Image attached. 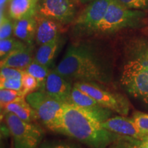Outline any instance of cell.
Listing matches in <instances>:
<instances>
[{
	"mask_svg": "<svg viewBox=\"0 0 148 148\" xmlns=\"http://www.w3.org/2000/svg\"><path fill=\"white\" fill-rule=\"evenodd\" d=\"M37 20L35 42L38 45L47 43L58 37L60 29V23L49 19L40 18Z\"/></svg>",
	"mask_w": 148,
	"mask_h": 148,
	"instance_id": "15",
	"label": "cell"
},
{
	"mask_svg": "<svg viewBox=\"0 0 148 148\" xmlns=\"http://www.w3.org/2000/svg\"><path fill=\"white\" fill-rule=\"evenodd\" d=\"M117 141L119 142L125 148H148L141 140L129 136H122Z\"/></svg>",
	"mask_w": 148,
	"mask_h": 148,
	"instance_id": "28",
	"label": "cell"
},
{
	"mask_svg": "<svg viewBox=\"0 0 148 148\" xmlns=\"http://www.w3.org/2000/svg\"><path fill=\"white\" fill-rule=\"evenodd\" d=\"M120 82L125 91L148 108V68L130 60H125Z\"/></svg>",
	"mask_w": 148,
	"mask_h": 148,
	"instance_id": "5",
	"label": "cell"
},
{
	"mask_svg": "<svg viewBox=\"0 0 148 148\" xmlns=\"http://www.w3.org/2000/svg\"><path fill=\"white\" fill-rule=\"evenodd\" d=\"M105 129L121 136H129L142 140L144 136L136 127L132 117H127L123 115L111 116L101 123Z\"/></svg>",
	"mask_w": 148,
	"mask_h": 148,
	"instance_id": "12",
	"label": "cell"
},
{
	"mask_svg": "<svg viewBox=\"0 0 148 148\" xmlns=\"http://www.w3.org/2000/svg\"><path fill=\"white\" fill-rule=\"evenodd\" d=\"M145 17V12L127 8L118 0H111L104 16L93 34L108 35L122 29L134 28L140 26Z\"/></svg>",
	"mask_w": 148,
	"mask_h": 148,
	"instance_id": "3",
	"label": "cell"
},
{
	"mask_svg": "<svg viewBox=\"0 0 148 148\" xmlns=\"http://www.w3.org/2000/svg\"><path fill=\"white\" fill-rule=\"evenodd\" d=\"M39 0H10L8 14L11 19L18 20L29 16H34Z\"/></svg>",
	"mask_w": 148,
	"mask_h": 148,
	"instance_id": "17",
	"label": "cell"
},
{
	"mask_svg": "<svg viewBox=\"0 0 148 148\" xmlns=\"http://www.w3.org/2000/svg\"><path fill=\"white\" fill-rule=\"evenodd\" d=\"M121 4L127 8L134 10L148 9V0H118Z\"/></svg>",
	"mask_w": 148,
	"mask_h": 148,
	"instance_id": "29",
	"label": "cell"
},
{
	"mask_svg": "<svg viewBox=\"0 0 148 148\" xmlns=\"http://www.w3.org/2000/svg\"><path fill=\"white\" fill-rule=\"evenodd\" d=\"M110 148H125V147H123V146L119 142L116 141L115 143H114V145H112V147H110Z\"/></svg>",
	"mask_w": 148,
	"mask_h": 148,
	"instance_id": "32",
	"label": "cell"
},
{
	"mask_svg": "<svg viewBox=\"0 0 148 148\" xmlns=\"http://www.w3.org/2000/svg\"><path fill=\"white\" fill-rule=\"evenodd\" d=\"M70 104L81 109L88 115L101 123L111 117L112 114V111L101 106L94 98L75 86L72 88Z\"/></svg>",
	"mask_w": 148,
	"mask_h": 148,
	"instance_id": "10",
	"label": "cell"
},
{
	"mask_svg": "<svg viewBox=\"0 0 148 148\" xmlns=\"http://www.w3.org/2000/svg\"><path fill=\"white\" fill-rule=\"evenodd\" d=\"M73 84L53 69L46 79L44 90L49 96L63 103H71V91Z\"/></svg>",
	"mask_w": 148,
	"mask_h": 148,
	"instance_id": "11",
	"label": "cell"
},
{
	"mask_svg": "<svg viewBox=\"0 0 148 148\" xmlns=\"http://www.w3.org/2000/svg\"><path fill=\"white\" fill-rule=\"evenodd\" d=\"M24 71L34 76L38 81L39 89H42L47 75H49L51 70L49 67L39 63L34 59Z\"/></svg>",
	"mask_w": 148,
	"mask_h": 148,
	"instance_id": "20",
	"label": "cell"
},
{
	"mask_svg": "<svg viewBox=\"0 0 148 148\" xmlns=\"http://www.w3.org/2000/svg\"><path fill=\"white\" fill-rule=\"evenodd\" d=\"M25 95L23 90H15L1 88L0 90V103L1 110L8 103L25 99Z\"/></svg>",
	"mask_w": 148,
	"mask_h": 148,
	"instance_id": "21",
	"label": "cell"
},
{
	"mask_svg": "<svg viewBox=\"0 0 148 148\" xmlns=\"http://www.w3.org/2000/svg\"><path fill=\"white\" fill-rule=\"evenodd\" d=\"M141 140H142V142H143V143L145 144L146 146H147V147H148V135L145 136V137H144Z\"/></svg>",
	"mask_w": 148,
	"mask_h": 148,
	"instance_id": "33",
	"label": "cell"
},
{
	"mask_svg": "<svg viewBox=\"0 0 148 148\" xmlns=\"http://www.w3.org/2000/svg\"><path fill=\"white\" fill-rule=\"evenodd\" d=\"M4 117L14 148H36L40 145L45 136L40 125L23 121L11 112L4 113Z\"/></svg>",
	"mask_w": 148,
	"mask_h": 148,
	"instance_id": "6",
	"label": "cell"
},
{
	"mask_svg": "<svg viewBox=\"0 0 148 148\" xmlns=\"http://www.w3.org/2000/svg\"><path fill=\"white\" fill-rule=\"evenodd\" d=\"M76 1H79V2L82 3H87L92 2V1H95V0H76Z\"/></svg>",
	"mask_w": 148,
	"mask_h": 148,
	"instance_id": "34",
	"label": "cell"
},
{
	"mask_svg": "<svg viewBox=\"0 0 148 148\" xmlns=\"http://www.w3.org/2000/svg\"><path fill=\"white\" fill-rule=\"evenodd\" d=\"M73 86L87 93L101 106L112 112L123 116L129 113L130 102L121 94L110 91L96 82H76L73 83Z\"/></svg>",
	"mask_w": 148,
	"mask_h": 148,
	"instance_id": "7",
	"label": "cell"
},
{
	"mask_svg": "<svg viewBox=\"0 0 148 148\" xmlns=\"http://www.w3.org/2000/svg\"><path fill=\"white\" fill-rule=\"evenodd\" d=\"M54 69L71 82H92L107 85L112 79L108 54L90 42L70 45Z\"/></svg>",
	"mask_w": 148,
	"mask_h": 148,
	"instance_id": "1",
	"label": "cell"
},
{
	"mask_svg": "<svg viewBox=\"0 0 148 148\" xmlns=\"http://www.w3.org/2000/svg\"><path fill=\"white\" fill-rule=\"evenodd\" d=\"M76 14L77 6L73 0H39L34 16L36 19L49 18L65 25L73 23Z\"/></svg>",
	"mask_w": 148,
	"mask_h": 148,
	"instance_id": "8",
	"label": "cell"
},
{
	"mask_svg": "<svg viewBox=\"0 0 148 148\" xmlns=\"http://www.w3.org/2000/svg\"><path fill=\"white\" fill-rule=\"evenodd\" d=\"M9 1V0H0V5H1V12H3V8L6 5V3Z\"/></svg>",
	"mask_w": 148,
	"mask_h": 148,
	"instance_id": "31",
	"label": "cell"
},
{
	"mask_svg": "<svg viewBox=\"0 0 148 148\" xmlns=\"http://www.w3.org/2000/svg\"><path fill=\"white\" fill-rule=\"evenodd\" d=\"M132 118L144 137L148 135V113L136 111L133 113Z\"/></svg>",
	"mask_w": 148,
	"mask_h": 148,
	"instance_id": "25",
	"label": "cell"
},
{
	"mask_svg": "<svg viewBox=\"0 0 148 148\" xmlns=\"http://www.w3.org/2000/svg\"><path fill=\"white\" fill-rule=\"evenodd\" d=\"M40 148H79L73 144L62 141H45L40 145Z\"/></svg>",
	"mask_w": 148,
	"mask_h": 148,
	"instance_id": "30",
	"label": "cell"
},
{
	"mask_svg": "<svg viewBox=\"0 0 148 148\" xmlns=\"http://www.w3.org/2000/svg\"><path fill=\"white\" fill-rule=\"evenodd\" d=\"M56 133L73 138L90 148H106L122 136L105 129L101 122L70 103H64Z\"/></svg>",
	"mask_w": 148,
	"mask_h": 148,
	"instance_id": "2",
	"label": "cell"
},
{
	"mask_svg": "<svg viewBox=\"0 0 148 148\" xmlns=\"http://www.w3.org/2000/svg\"><path fill=\"white\" fill-rule=\"evenodd\" d=\"M61 45L60 36L51 41L39 45L34 56V60L47 67H50Z\"/></svg>",
	"mask_w": 148,
	"mask_h": 148,
	"instance_id": "18",
	"label": "cell"
},
{
	"mask_svg": "<svg viewBox=\"0 0 148 148\" xmlns=\"http://www.w3.org/2000/svg\"><path fill=\"white\" fill-rule=\"evenodd\" d=\"M14 35L27 45H33L35 40L37 20L35 16H29L15 21Z\"/></svg>",
	"mask_w": 148,
	"mask_h": 148,
	"instance_id": "16",
	"label": "cell"
},
{
	"mask_svg": "<svg viewBox=\"0 0 148 148\" xmlns=\"http://www.w3.org/2000/svg\"><path fill=\"white\" fill-rule=\"evenodd\" d=\"M25 100L36 111L37 115L45 126L56 132L64 103L53 99L44 90H37L25 96Z\"/></svg>",
	"mask_w": 148,
	"mask_h": 148,
	"instance_id": "4",
	"label": "cell"
},
{
	"mask_svg": "<svg viewBox=\"0 0 148 148\" xmlns=\"http://www.w3.org/2000/svg\"><path fill=\"white\" fill-rule=\"evenodd\" d=\"M3 112H11L19 119L27 122H33L39 119L36 111L25 99L8 103L3 108Z\"/></svg>",
	"mask_w": 148,
	"mask_h": 148,
	"instance_id": "19",
	"label": "cell"
},
{
	"mask_svg": "<svg viewBox=\"0 0 148 148\" xmlns=\"http://www.w3.org/2000/svg\"><path fill=\"white\" fill-rule=\"evenodd\" d=\"M111 0H95L90 2L72 23V33L77 36L93 34L106 13Z\"/></svg>",
	"mask_w": 148,
	"mask_h": 148,
	"instance_id": "9",
	"label": "cell"
},
{
	"mask_svg": "<svg viewBox=\"0 0 148 148\" xmlns=\"http://www.w3.org/2000/svg\"><path fill=\"white\" fill-rule=\"evenodd\" d=\"M14 24L10 18L3 13H1L0 17V39H5L11 37L14 32Z\"/></svg>",
	"mask_w": 148,
	"mask_h": 148,
	"instance_id": "24",
	"label": "cell"
},
{
	"mask_svg": "<svg viewBox=\"0 0 148 148\" xmlns=\"http://www.w3.org/2000/svg\"><path fill=\"white\" fill-rule=\"evenodd\" d=\"M33 45H25L15 49L1 59V67L8 66L25 70L34 59L33 58Z\"/></svg>",
	"mask_w": 148,
	"mask_h": 148,
	"instance_id": "13",
	"label": "cell"
},
{
	"mask_svg": "<svg viewBox=\"0 0 148 148\" xmlns=\"http://www.w3.org/2000/svg\"><path fill=\"white\" fill-rule=\"evenodd\" d=\"M21 81L22 84H23L22 90L25 96L39 89V86H38V82L37 79L27 72L24 71Z\"/></svg>",
	"mask_w": 148,
	"mask_h": 148,
	"instance_id": "23",
	"label": "cell"
},
{
	"mask_svg": "<svg viewBox=\"0 0 148 148\" xmlns=\"http://www.w3.org/2000/svg\"><path fill=\"white\" fill-rule=\"evenodd\" d=\"M25 45L27 44L21 40L16 39L12 37L1 39L0 40V58L2 59L12 51L23 47Z\"/></svg>",
	"mask_w": 148,
	"mask_h": 148,
	"instance_id": "22",
	"label": "cell"
},
{
	"mask_svg": "<svg viewBox=\"0 0 148 148\" xmlns=\"http://www.w3.org/2000/svg\"><path fill=\"white\" fill-rule=\"evenodd\" d=\"M125 60L148 68V40L140 38L130 40L125 46Z\"/></svg>",
	"mask_w": 148,
	"mask_h": 148,
	"instance_id": "14",
	"label": "cell"
},
{
	"mask_svg": "<svg viewBox=\"0 0 148 148\" xmlns=\"http://www.w3.org/2000/svg\"><path fill=\"white\" fill-rule=\"evenodd\" d=\"M0 87L5 89L22 90L23 84L21 79L0 78Z\"/></svg>",
	"mask_w": 148,
	"mask_h": 148,
	"instance_id": "27",
	"label": "cell"
},
{
	"mask_svg": "<svg viewBox=\"0 0 148 148\" xmlns=\"http://www.w3.org/2000/svg\"><path fill=\"white\" fill-rule=\"evenodd\" d=\"M24 71H25L23 69L3 66V67H1V70H0V78H16L21 79Z\"/></svg>",
	"mask_w": 148,
	"mask_h": 148,
	"instance_id": "26",
	"label": "cell"
}]
</instances>
